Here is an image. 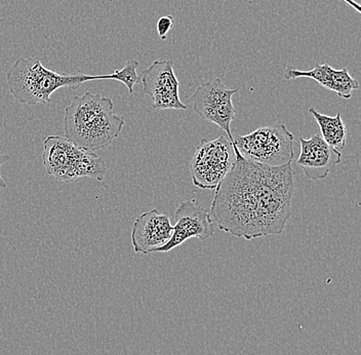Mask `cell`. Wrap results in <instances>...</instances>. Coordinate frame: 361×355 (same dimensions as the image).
Masks as SVG:
<instances>
[{
    "label": "cell",
    "instance_id": "13",
    "mask_svg": "<svg viewBox=\"0 0 361 355\" xmlns=\"http://www.w3.org/2000/svg\"><path fill=\"white\" fill-rule=\"evenodd\" d=\"M309 112L314 116L316 122L319 126L322 139L338 151L344 148L346 145L347 128L341 113H337L336 116H329L322 114L313 107L309 109Z\"/></svg>",
    "mask_w": 361,
    "mask_h": 355
},
{
    "label": "cell",
    "instance_id": "10",
    "mask_svg": "<svg viewBox=\"0 0 361 355\" xmlns=\"http://www.w3.org/2000/svg\"><path fill=\"white\" fill-rule=\"evenodd\" d=\"M299 141L301 152L297 164L310 180L326 179L341 164L342 153L327 144L322 136L315 133L311 136L310 139L301 137Z\"/></svg>",
    "mask_w": 361,
    "mask_h": 355
},
{
    "label": "cell",
    "instance_id": "12",
    "mask_svg": "<svg viewBox=\"0 0 361 355\" xmlns=\"http://www.w3.org/2000/svg\"><path fill=\"white\" fill-rule=\"evenodd\" d=\"M301 78L314 79L322 87L337 92L343 99H350L352 92L360 89V83L350 76L348 69L336 70L327 64L316 65L314 69L301 71L295 67L288 66L284 72V78L297 79Z\"/></svg>",
    "mask_w": 361,
    "mask_h": 355
},
{
    "label": "cell",
    "instance_id": "8",
    "mask_svg": "<svg viewBox=\"0 0 361 355\" xmlns=\"http://www.w3.org/2000/svg\"><path fill=\"white\" fill-rule=\"evenodd\" d=\"M175 220L173 234L169 243L157 248L154 253H169L192 237L205 241L214 234V220L211 214L196 203L195 200L180 203L175 212Z\"/></svg>",
    "mask_w": 361,
    "mask_h": 355
},
{
    "label": "cell",
    "instance_id": "15",
    "mask_svg": "<svg viewBox=\"0 0 361 355\" xmlns=\"http://www.w3.org/2000/svg\"><path fill=\"white\" fill-rule=\"evenodd\" d=\"M175 24V20L171 16H164L157 21V28L160 40H166V34L171 31V27Z\"/></svg>",
    "mask_w": 361,
    "mask_h": 355
},
{
    "label": "cell",
    "instance_id": "3",
    "mask_svg": "<svg viewBox=\"0 0 361 355\" xmlns=\"http://www.w3.org/2000/svg\"><path fill=\"white\" fill-rule=\"evenodd\" d=\"M108 79V76L59 74L47 69L38 56L19 58L6 72V81L16 100L27 105L51 103V96L61 88L78 89L87 81Z\"/></svg>",
    "mask_w": 361,
    "mask_h": 355
},
{
    "label": "cell",
    "instance_id": "11",
    "mask_svg": "<svg viewBox=\"0 0 361 355\" xmlns=\"http://www.w3.org/2000/svg\"><path fill=\"white\" fill-rule=\"evenodd\" d=\"M173 234V224L168 212L161 214L157 209L144 212L133 225V248L137 254H150L168 243Z\"/></svg>",
    "mask_w": 361,
    "mask_h": 355
},
{
    "label": "cell",
    "instance_id": "14",
    "mask_svg": "<svg viewBox=\"0 0 361 355\" xmlns=\"http://www.w3.org/2000/svg\"><path fill=\"white\" fill-rule=\"evenodd\" d=\"M139 62L137 60H130L126 63L123 69L115 70L112 74L108 76V79L112 80L121 81L126 88H128L130 94H134L135 85L141 81L137 73Z\"/></svg>",
    "mask_w": 361,
    "mask_h": 355
},
{
    "label": "cell",
    "instance_id": "4",
    "mask_svg": "<svg viewBox=\"0 0 361 355\" xmlns=\"http://www.w3.org/2000/svg\"><path fill=\"white\" fill-rule=\"evenodd\" d=\"M42 160L47 175L66 184L79 178L96 179L102 182L107 173L103 158L78 148L60 136H49L44 140Z\"/></svg>",
    "mask_w": 361,
    "mask_h": 355
},
{
    "label": "cell",
    "instance_id": "7",
    "mask_svg": "<svg viewBox=\"0 0 361 355\" xmlns=\"http://www.w3.org/2000/svg\"><path fill=\"white\" fill-rule=\"evenodd\" d=\"M237 92L238 90L226 87L220 78H216L202 83L190 98L194 112L202 119L222 128L231 142H233V137L230 126L236 114L232 98Z\"/></svg>",
    "mask_w": 361,
    "mask_h": 355
},
{
    "label": "cell",
    "instance_id": "2",
    "mask_svg": "<svg viewBox=\"0 0 361 355\" xmlns=\"http://www.w3.org/2000/svg\"><path fill=\"white\" fill-rule=\"evenodd\" d=\"M111 99L101 94L85 92L74 97L65 109V138L90 152H96L113 143L123 131V116L113 112Z\"/></svg>",
    "mask_w": 361,
    "mask_h": 355
},
{
    "label": "cell",
    "instance_id": "5",
    "mask_svg": "<svg viewBox=\"0 0 361 355\" xmlns=\"http://www.w3.org/2000/svg\"><path fill=\"white\" fill-rule=\"evenodd\" d=\"M243 157L277 167L292 162L293 135L284 124L263 126L245 136H236L232 142Z\"/></svg>",
    "mask_w": 361,
    "mask_h": 355
},
{
    "label": "cell",
    "instance_id": "1",
    "mask_svg": "<svg viewBox=\"0 0 361 355\" xmlns=\"http://www.w3.org/2000/svg\"><path fill=\"white\" fill-rule=\"evenodd\" d=\"M232 145L235 162L214 189L212 218L222 231L247 241L281 234L292 215V162L264 166L243 157Z\"/></svg>",
    "mask_w": 361,
    "mask_h": 355
},
{
    "label": "cell",
    "instance_id": "16",
    "mask_svg": "<svg viewBox=\"0 0 361 355\" xmlns=\"http://www.w3.org/2000/svg\"><path fill=\"white\" fill-rule=\"evenodd\" d=\"M10 156L6 155H2V153H0V169H1L2 164H6V162H8V160H10ZM6 181H4V179H2L1 173H0V189L6 188Z\"/></svg>",
    "mask_w": 361,
    "mask_h": 355
},
{
    "label": "cell",
    "instance_id": "9",
    "mask_svg": "<svg viewBox=\"0 0 361 355\" xmlns=\"http://www.w3.org/2000/svg\"><path fill=\"white\" fill-rule=\"evenodd\" d=\"M144 94L152 97L153 109L186 110L180 100V83L173 71V61H155L142 76Z\"/></svg>",
    "mask_w": 361,
    "mask_h": 355
},
{
    "label": "cell",
    "instance_id": "6",
    "mask_svg": "<svg viewBox=\"0 0 361 355\" xmlns=\"http://www.w3.org/2000/svg\"><path fill=\"white\" fill-rule=\"evenodd\" d=\"M235 162L233 145L228 138L200 140L191 158L192 182L200 189L214 190L226 177Z\"/></svg>",
    "mask_w": 361,
    "mask_h": 355
},
{
    "label": "cell",
    "instance_id": "17",
    "mask_svg": "<svg viewBox=\"0 0 361 355\" xmlns=\"http://www.w3.org/2000/svg\"><path fill=\"white\" fill-rule=\"evenodd\" d=\"M343 1H346L347 4H349L350 6L356 10L358 13H361L360 4H358L357 2L354 1V0H343Z\"/></svg>",
    "mask_w": 361,
    "mask_h": 355
}]
</instances>
